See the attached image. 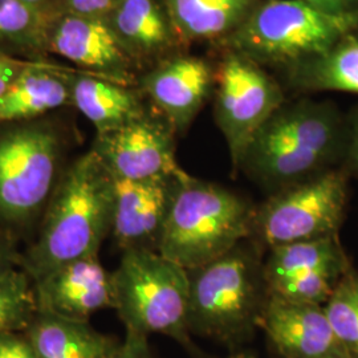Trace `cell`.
I'll return each mask as SVG.
<instances>
[{
    "instance_id": "cell-35",
    "label": "cell",
    "mask_w": 358,
    "mask_h": 358,
    "mask_svg": "<svg viewBox=\"0 0 358 358\" xmlns=\"http://www.w3.org/2000/svg\"><path fill=\"white\" fill-rule=\"evenodd\" d=\"M229 358H256L251 353H236V355H231Z\"/></svg>"
},
{
    "instance_id": "cell-20",
    "label": "cell",
    "mask_w": 358,
    "mask_h": 358,
    "mask_svg": "<svg viewBox=\"0 0 358 358\" xmlns=\"http://www.w3.org/2000/svg\"><path fill=\"white\" fill-rule=\"evenodd\" d=\"M77 109L85 115L97 134L121 128L146 115L140 96L122 85L101 76L78 77L71 92Z\"/></svg>"
},
{
    "instance_id": "cell-13",
    "label": "cell",
    "mask_w": 358,
    "mask_h": 358,
    "mask_svg": "<svg viewBox=\"0 0 358 358\" xmlns=\"http://www.w3.org/2000/svg\"><path fill=\"white\" fill-rule=\"evenodd\" d=\"M259 328L282 358H350L319 304L269 296Z\"/></svg>"
},
{
    "instance_id": "cell-21",
    "label": "cell",
    "mask_w": 358,
    "mask_h": 358,
    "mask_svg": "<svg viewBox=\"0 0 358 358\" xmlns=\"http://www.w3.org/2000/svg\"><path fill=\"white\" fill-rule=\"evenodd\" d=\"M288 73L296 90L358 96V28L324 53L289 68Z\"/></svg>"
},
{
    "instance_id": "cell-15",
    "label": "cell",
    "mask_w": 358,
    "mask_h": 358,
    "mask_svg": "<svg viewBox=\"0 0 358 358\" xmlns=\"http://www.w3.org/2000/svg\"><path fill=\"white\" fill-rule=\"evenodd\" d=\"M56 53L122 85L130 81V56L106 20L68 13L55 28Z\"/></svg>"
},
{
    "instance_id": "cell-30",
    "label": "cell",
    "mask_w": 358,
    "mask_h": 358,
    "mask_svg": "<svg viewBox=\"0 0 358 358\" xmlns=\"http://www.w3.org/2000/svg\"><path fill=\"white\" fill-rule=\"evenodd\" d=\"M341 169H344L349 177L358 179V134L348 130L345 157Z\"/></svg>"
},
{
    "instance_id": "cell-1",
    "label": "cell",
    "mask_w": 358,
    "mask_h": 358,
    "mask_svg": "<svg viewBox=\"0 0 358 358\" xmlns=\"http://www.w3.org/2000/svg\"><path fill=\"white\" fill-rule=\"evenodd\" d=\"M346 115L332 101L282 103L244 154L239 171L268 195L341 167Z\"/></svg>"
},
{
    "instance_id": "cell-27",
    "label": "cell",
    "mask_w": 358,
    "mask_h": 358,
    "mask_svg": "<svg viewBox=\"0 0 358 358\" xmlns=\"http://www.w3.org/2000/svg\"><path fill=\"white\" fill-rule=\"evenodd\" d=\"M148 340V337L127 332L124 341H120L106 358H154Z\"/></svg>"
},
{
    "instance_id": "cell-28",
    "label": "cell",
    "mask_w": 358,
    "mask_h": 358,
    "mask_svg": "<svg viewBox=\"0 0 358 358\" xmlns=\"http://www.w3.org/2000/svg\"><path fill=\"white\" fill-rule=\"evenodd\" d=\"M69 13L103 19L110 15L120 0H65Z\"/></svg>"
},
{
    "instance_id": "cell-34",
    "label": "cell",
    "mask_w": 358,
    "mask_h": 358,
    "mask_svg": "<svg viewBox=\"0 0 358 358\" xmlns=\"http://www.w3.org/2000/svg\"><path fill=\"white\" fill-rule=\"evenodd\" d=\"M345 4L346 10L349 11H358V0H343Z\"/></svg>"
},
{
    "instance_id": "cell-6",
    "label": "cell",
    "mask_w": 358,
    "mask_h": 358,
    "mask_svg": "<svg viewBox=\"0 0 358 358\" xmlns=\"http://www.w3.org/2000/svg\"><path fill=\"white\" fill-rule=\"evenodd\" d=\"M115 309L127 332L162 334L194 350L189 329V273L152 250L124 251L112 272Z\"/></svg>"
},
{
    "instance_id": "cell-19",
    "label": "cell",
    "mask_w": 358,
    "mask_h": 358,
    "mask_svg": "<svg viewBox=\"0 0 358 358\" xmlns=\"http://www.w3.org/2000/svg\"><path fill=\"white\" fill-rule=\"evenodd\" d=\"M260 0H164L180 40L229 38Z\"/></svg>"
},
{
    "instance_id": "cell-31",
    "label": "cell",
    "mask_w": 358,
    "mask_h": 358,
    "mask_svg": "<svg viewBox=\"0 0 358 358\" xmlns=\"http://www.w3.org/2000/svg\"><path fill=\"white\" fill-rule=\"evenodd\" d=\"M22 71L17 65L0 56V97L13 85V81L19 77Z\"/></svg>"
},
{
    "instance_id": "cell-29",
    "label": "cell",
    "mask_w": 358,
    "mask_h": 358,
    "mask_svg": "<svg viewBox=\"0 0 358 358\" xmlns=\"http://www.w3.org/2000/svg\"><path fill=\"white\" fill-rule=\"evenodd\" d=\"M22 268V254L15 248L11 234L0 230V275Z\"/></svg>"
},
{
    "instance_id": "cell-18",
    "label": "cell",
    "mask_w": 358,
    "mask_h": 358,
    "mask_svg": "<svg viewBox=\"0 0 358 358\" xmlns=\"http://www.w3.org/2000/svg\"><path fill=\"white\" fill-rule=\"evenodd\" d=\"M352 266L338 236L284 244L268 250L263 263L269 296H275L291 282L325 269H348Z\"/></svg>"
},
{
    "instance_id": "cell-14",
    "label": "cell",
    "mask_w": 358,
    "mask_h": 358,
    "mask_svg": "<svg viewBox=\"0 0 358 358\" xmlns=\"http://www.w3.org/2000/svg\"><path fill=\"white\" fill-rule=\"evenodd\" d=\"M214 84L211 66L195 56L173 57L142 78V90L177 134L192 127Z\"/></svg>"
},
{
    "instance_id": "cell-22",
    "label": "cell",
    "mask_w": 358,
    "mask_h": 358,
    "mask_svg": "<svg viewBox=\"0 0 358 358\" xmlns=\"http://www.w3.org/2000/svg\"><path fill=\"white\" fill-rule=\"evenodd\" d=\"M71 92L59 77L41 71H24L0 97V124L22 122L66 103Z\"/></svg>"
},
{
    "instance_id": "cell-33",
    "label": "cell",
    "mask_w": 358,
    "mask_h": 358,
    "mask_svg": "<svg viewBox=\"0 0 358 358\" xmlns=\"http://www.w3.org/2000/svg\"><path fill=\"white\" fill-rule=\"evenodd\" d=\"M346 124H348L349 131L358 134V105L349 112V115H346Z\"/></svg>"
},
{
    "instance_id": "cell-17",
    "label": "cell",
    "mask_w": 358,
    "mask_h": 358,
    "mask_svg": "<svg viewBox=\"0 0 358 358\" xmlns=\"http://www.w3.org/2000/svg\"><path fill=\"white\" fill-rule=\"evenodd\" d=\"M36 358H106L120 344L90 327V321L38 312L26 331Z\"/></svg>"
},
{
    "instance_id": "cell-37",
    "label": "cell",
    "mask_w": 358,
    "mask_h": 358,
    "mask_svg": "<svg viewBox=\"0 0 358 358\" xmlns=\"http://www.w3.org/2000/svg\"><path fill=\"white\" fill-rule=\"evenodd\" d=\"M260 1H262V0H260Z\"/></svg>"
},
{
    "instance_id": "cell-11",
    "label": "cell",
    "mask_w": 358,
    "mask_h": 358,
    "mask_svg": "<svg viewBox=\"0 0 358 358\" xmlns=\"http://www.w3.org/2000/svg\"><path fill=\"white\" fill-rule=\"evenodd\" d=\"M38 312L63 319L90 321L103 310L113 309V279L99 256H90L53 269L34 282Z\"/></svg>"
},
{
    "instance_id": "cell-7",
    "label": "cell",
    "mask_w": 358,
    "mask_h": 358,
    "mask_svg": "<svg viewBox=\"0 0 358 358\" xmlns=\"http://www.w3.org/2000/svg\"><path fill=\"white\" fill-rule=\"evenodd\" d=\"M349 174L337 167L273 192L255 208L251 239L267 250L338 236L345 219Z\"/></svg>"
},
{
    "instance_id": "cell-2",
    "label": "cell",
    "mask_w": 358,
    "mask_h": 358,
    "mask_svg": "<svg viewBox=\"0 0 358 358\" xmlns=\"http://www.w3.org/2000/svg\"><path fill=\"white\" fill-rule=\"evenodd\" d=\"M112 223L113 178L90 150L59 179L38 238L22 254V269L36 282L68 263L99 256Z\"/></svg>"
},
{
    "instance_id": "cell-23",
    "label": "cell",
    "mask_w": 358,
    "mask_h": 358,
    "mask_svg": "<svg viewBox=\"0 0 358 358\" xmlns=\"http://www.w3.org/2000/svg\"><path fill=\"white\" fill-rule=\"evenodd\" d=\"M36 313L34 280L26 271L0 275V333L26 332Z\"/></svg>"
},
{
    "instance_id": "cell-4",
    "label": "cell",
    "mask_w": 358,
    "mask_h": 358,
    "mask_svg": "<svg viewBox=\"0 0 358 358\" xmlns=\"http://www.w3.org/2000/svg\"><path fill=\"white\" fill-rule=\"evenodd\" d=\"M259 248L245 241L187 271L190 333L236 348L259 328L269 297Z\"/></svg>"
},
{
    "instance_id": "cell-5",
    "label": "cell",
    "mask_w": 358,
    "mask_h": 358,
    "mask_svg": "<svg viewBox=\"0 0 358 358\" xmlns=\"http://www.w3.org/2000/svg\"><path fill=\"white\" fill-rule=\"evenodd\" d=\"M357 28L358 11L328 13L306 0H262L224 43L256 64L289 69Z\"/></svg>"
},
{
    "instance_id": "cell-24",
    "label": "cell",
    "mask_w": 358,
    "mask_h": 358,
    "mask_svg": "<svg viewBox=\"0 0 358 358\" xmlns=\"http://www.w3.org/2000/svg\"><path fill=\"white\" fill-rule=\"evenodd\" d=\"M338 341L350 358H358V271H346L322 306Z\"/></svg>"
},
{
    "instance_id": "cell-9",
    "label": "cell",
    "mask_w": 358,
    "mask_h": 358,
    "mask_svg": "<svg viewBox=\"0 0 358 358\" xmlns=\"http://www.w3.org/2000/svg\"><path fill=\"white\" fill-rule=\"evenodd\" d=\"M214 118L230 153L234 174L257 131L285 103L282 87L262 65L231 52L215 73Z\"/></svg>"
},
{
    "instance_id": "cell-12",
    "label": "cell",
    "mask_w": 358,
    "mask_h": 358,
    "mask_svg": "<svg viewBox=\"0 0 358 358\" xmlns=\"http://www.w3.org/2000/svg\"><path fill=\"white\" fill-rule=\"evenodd\" d=\"M179 174L145 180L112 177L113 223L110 236L122 252L129 250H158Z\"/></svg>"
},
{
    "instance_id": "cell-8",
    "label": "cell",
    "mask_w": 358,
    "mask_h": 358,
    "mask_svg": "<svg viewBox=\"0 0 358 358\" xmlns=\"http://www.w3.org/2000/svg\"><path fill=\"white\" fill-rule=\"evenodd\" d=\"M59 140L44 125L0 131V223L24 229L45 210L59 177Z\"/></svg>"
},
{
    "instance_id": "cell-16",
    "label": "cell",
    "mask_w": 358,
    "mask_h": 358,
    "mask_svg": "<svg viewBox=\"0 0 358 358\" xmlns=\"http://www.w3.org/2000/svg\"><path fill=\"white\" fill-rule=\"evenodd\" d=\"M106 22L129 56L159 55L180 41L158 0H120Z\"/></svg>"
},
{
    "instance_id": "cell-10",
    "label": "cell",
    "mask_w": 358,
    "mask_h": 358,
    "mask_svg": "<svg viewBox=\"0 0 358 358\" xmlns=\"http://www.w3.org/2000/svg\"><path fill=\"white\" fill-rule=\"evenodd\" d=\"M177 133L166 120L148 112L121 128L96 136L93 152L115 179L145 180L177 176Z\"/></svg>"
},
{
    "instance_id": "cell-26",
    "label": "cell",
    "mask_w": 358,
    "mask_h": 358,
    "mask_svg": "<svg viewBox=\"0 0 358 358\" xmlns=\"http://www.w3.org/2000/svg\"><path fill=\"white\" fill-rule=\"evenodd\" d=\"M0 358H36L26 332L0 333Z\"/></svg>"
},
{
    "instance_id": "cell-25",
    "label": "cell",
    "mask_w": 358,
    "mask_h": 358,
    "mask_svg": "<svg viewBox=\"0 0 358 358\" xmlns=\"http://www.w3.org/2000/svg\"><path fill=\"white\" fill-rule=\"evenodd\" d=\"M44 31L38 7L23 0H0V40L35 43Z\"/></svg>"
},
{
    "instance_id": "cell-3",
    "label": "cell",
    "mask_w": 358,
    "mask_h": 358,
    "mask_svg": "<svg viewBox=\"0 0 358 358\" xmlns=\"http://www.w3.org/2000/svg\"><path fill=\"white\" fill-rule=\"evenodd\" d=\"M255 208L243 195L183 170L157 251L186 271L202 267L251 239Z\"/></svg>"
},
{
    "instance_id": "cell-36",
    "label": "cell",
    "mask_w": 358,
    "mask_h": 358,
    "mask_svg": "<svg viewBox=\"0 0 358 358\" xmlns=\"http://www.w3.org/2000/svg\"><path fill=\"white\" fill-rule=\"evenodd\" d=\"M23 1H26V3L31 4V6H36V7H38V4L43 3L44 0H23Z\"/></svg>"
},
{
    "instance_id": "cell-32",
    "label": "cell",
    "mask_w": 358,
    "mask_h": 358,
    "mask_svg": "<svg viewBox=\"0 0 358 358\" xmlns=\"http://www.w3.org/2000/svg\"><path fill=\"white\" fill-rule=\"evenodd\" d=\"M306 1L328 13H349L343 0H306Z\"/></svg>"
}]
</instances>
